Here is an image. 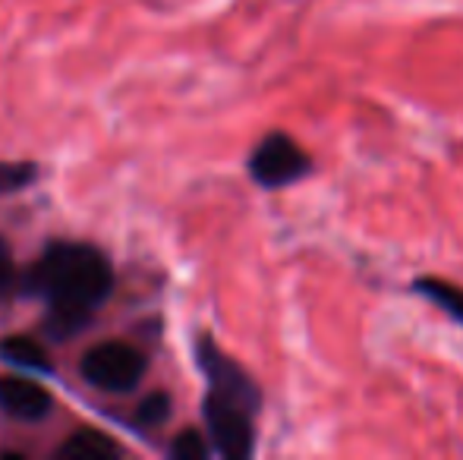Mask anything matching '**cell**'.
Returning <instances> with one entry per match:
<instances>
[{"mask_svg": "<svg viewBox=\"0 0 463 460\" xmlns=\"http://www.w3.org/2000/svg\"><path fill=\"white\" fill-rule=\"evenodd\" d=\"M110 265L95 246L57 243L25 275V290L48 300V332L54 338H70L95 313V306L110 294Z\"/></svg>", "mask_w": 463, "mask_h": 460, "instance_id": "cell-1", "label": "cell"}, {"mask_svg": "<svg viewBox=\"0 0 463 460\" xmlns=\"http://www.w3.org/2000/svg\"><path fill=\"white\" fill-rule=\"evenodd\" d=\"M195 356H199V366L208 379L205 398L259 417V410H262V391H259L256 379H252V375L246 372L237 360H231V356L214 344L208 334H202L199 338V344H195Z\"/></svg>", "mask_w": 463, "mask_h": 460, "instance_id": "cell-2", "label": "cell"}, {"mask_svg": "<svg viewBox=\"0 0 463 460\" xmlns=\"http://www.w3.org/2000/svg\"><path fill=\"white\" fill-rule=\"evenodd\" d=\"M312 174H316V161L309 158V152L280 129L262 136V142L250 155V177L262 190H287Z\"/></svg>", "mask_w": 463, "mask_h": 460, "instance_id": "cell-3", "label": "cell"}, {"mask_svg": "<svg viewBox=\"0 0 463 460\" xmlns=\"http://www.w3.org/2000/svg\"><path fill=\"white\" fill-rule=\"evenodd\" d=\"M148 362L136 347L123 341H108L98 344L82 356V375L89 385L104 388V391H133L146 375Z\"/></svg>", "mask_w": 463, "mask_h": 460, "instance_id": "cell-4", "label": "cell"}, {"mask_svg": "<svg viewBox=\"0 0 463 460\" xmlns=\"http://www.w3.org/2000/svg\"><path fill=\"white\" fill-rule=\"evenodd\" d=\"M54 407L51 394L32 379H16V375H4L0 379V410L13 419L23 423H38L44 419Z\"/></svg>", "mask_w": 463, "mask_h": 460, "instance_id": "cell-5", "label": "cell"}, {"mask_svg": "<svg viewBox=\"0 0 463 460\" xmlns=\"http://www.w3.org/2000/svg\"><path fill=\"white\" fill-rule=\"evenodd\" d=\"M410 290L420 294L422 300L432 303L439 313H445L454 325L463 328V287H458L454 281H445V277L422 275V277H413V281H410Z\"/></svg>", "mask_w": 463, "mask_h": 460, "instance_id": "cell-6", "label": "cell"}, {"mask_svg": "<svg viewBox=\"0 0 463 460\" xmlns=\"http://www.w3.org/2000/svg\"><path fill=\"white\" fill-rule=\"evenodd\" d=\"M120 455V445L101 432H76L57 448V457L63 460H110Z\"/></svg>", "mask_w": 463, "mask_h": 460, "instance_id": "cell-7", "label": "cell"}, {"mask_svg": "<svg viewBox=\"0 0 463 460\" xmlns=\"http://www.w3.org/2000/svg\"><path fill=\"white\" fill-rule=\"evenodd\" d=\"M0 356H4L6 362H13V366L29 369V372H51L48 350L38 344V341L23 338V334H16V338H6L4 344H0Z\"/></svg>", "mask_w": 463, "mask_h": 460, "instance_id": "cell-8", "label": "cell"}, {"mask_svg": "<svg viewBox=\"0 0 463 460\" xmlns=\"http://www.w3.org/2000/svg\"><path fill=\"white\" fill-rule=\"evenodd\" d=\"M38 177V167L29 161H6L0 164V192H19L25 186H32V180Z\"/></svg>", "mask_w": 463, "mask_h": 460, "instance_id": "cell-9", "label": "cell"}, {"mask_svg": "<svg viewBox=\"0 0 463 460\" xmlns=\"http://www.w3.org/2000/svg\"><path fill=\"white\" fill-rule=\"evenodd\" d=\"M167 417H171V394L167 391L148 394V398L139 404V410H136V419H139L142 426H148V429L167 423Z\"/></svg>", "mask_w": 463, "mask_h": 460, "instance_id": "cell-10", "label": "cell"}, {"mask_svg": "<svg viewBox=\"0 0 463 460\" xmlns=\"http://www.w3.org/2000/svg\"><path fill=\"white\" fill-rule=\"evenodd\" d=\"M208 451H212V448H208V442L195 429H186L184 436H177V438H174V445H171V457L174 460H205Z\"/></svg>", "mask_w": 463, "mask_h": 460, "instance_id": "cell-11", "label": "cell"}, {"mask_svg": "<svg viewBox=\"0 0 463 460\" xmlns=\"http://www.w3.org/2000/svg\"><path fill=\"white\" fill-rule=\"evenodd\" d=\"M13 275H16V271H13V256H10V246H6L4 239H0V296H4L6 290L13 287Z\"/></svg>", "mask_w": 463, "mask_h": 460, "instance_id": "cell-12", "label": "cell"}]
</instances>
